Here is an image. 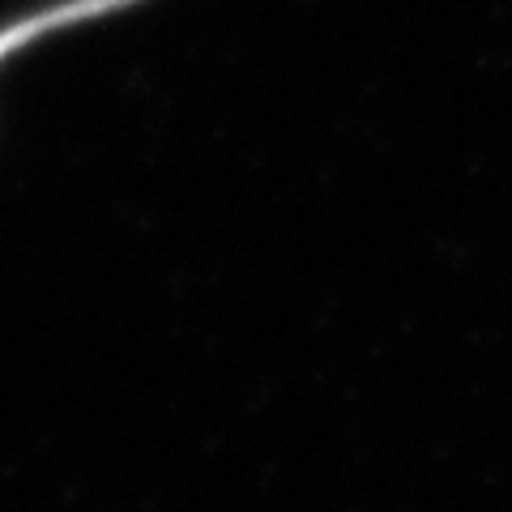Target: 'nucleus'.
Listing matches in <instances>:
<instances>
[{"label": "nucleus", "instance_id": "1", "mask_svg": "<svg viewBox=\"0 0 512 512\" xmlns=\"http://www.w3.org/2000/svg\"><path fill=\"white\" fill-rule=\"evenodd\" d=\"M141 5H150V0H39V5H26L0 18V69L30 56L47 39H60L94 22H111Z\"/></svg>", "mask_w": 512, "mask_h": 512}]
</instances>
